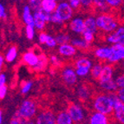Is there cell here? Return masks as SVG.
Returning a JSON list of instances; mask_svg holds the SVG:
<instances>
[{
  "mask_svg": "<svg viewBox=\"0 0 124 124\" xmlns=\"http://www.w3.org/2000/svg\"><path fill=\"white\" fill-rule=\"evenodd\" d=\"M57 1H63V0H57Z\"/></svg>",
  "mask_w": 124,
  "mask_h": 124,
  "instance_id": "cell-51",
  "label": "cell"
},
{
  "mask_svg": "<svg viewBox=\"0 0 124 124\" xmlns=\"http://www.w3.org/2000/svg\"><path fill=\"white\" fill-rule=\"evenodd\" d=\"M111 52L108 60V63H117L119 62L124 61V44H112Z\"/></svg>",
  "mask_w": 124,
  "mask_h": 124,
  "instance_id": "cell-8",
  "label": "cell"
},
{
  "mask_svg": "<svg viewBox=\"0 0 124 124\" xmlns=\"http://www.w3.org/2000/svg\"><path fill=\"white\" fill-rule=\"evenodd\" d=\"M102 68H103V64L101 62H95V64H93V66L90 70V76L91 77L95 80H98L101 76V73L102 71Z\"/></svg>",
  "mask_w": 124,
  "mask_h": 124,
  "instance_id": "cell-29",
  "label": "cell"
},
{
  "mask_svg": "<svg viewBox=\"0 0 124 124\" xmlns=\"http://www.w3.org/2000/svg\"><path fill=\"white\" fill-rule=\"evenodd\" d=\"M115 80H116V83L118 89L124 88V74L118 75L117 77L115 78Z\"/></svg>",
  "mask_w": 124,
  "mask_h": 124,
  "instance_id": "cell-42",
  "label": "cell"
},
{
  "mask_svg": "<svg viewBox=\"0 0 124 124\" xmlns=\"http://www.w3.org/2000/svg\"><path fill=\"white\" fill-rule=\"evenodd\" d=\"M89 122L90 124H108L111 122L109 116L101 113V112L94 111L89 117Z\"/></svg>",
  "mask_w": 124,
  "mask_h": 124,
  "instance_id": "cell-15",
  "label": "cell"
},
{
  "mask_svg": "<svg viewBox=\"0 0 124 124\" xmlns=\"http://www.w3.org/2000/svg\"><path fill=\"white\" fill-rule=\"evenodd\" d=\"M98 83H99V87L103 91H106L108 93L116 92L118 89L116 80L114 78L106 81H98Z\"/></svg>",
  "mask_w": 124,
  "mask_h": 124,
  "instance_id": "cell-18",
  "label": "cell"
},
{
  "mask_svg": "<svg viewBox=\"0 0 124 124\" xmlns=\"http://www.w3.org/2000/svg\"><path fill=\"white\" fill-rule=\"evenodd\" d=\"M93 66L92 61L87 57H79L74 62L75 68H89L91 69Z\"/></svg>",
  "mask_w": 124,
  "mask_h": 124,
  "instance_id": "cell-27",
  "label": "cell"
},
{
  "mask_svg": "<svg viewBox=\"0 0 124 124\" xmlns=\"http://www.w3.org/2000/svg\"><path fill=\"white\" fill-rule=\"evenodd\" d=\"M76 95L81 101H88L93 97V90L88 84H80L76 89Z\"/></svg>",
  "mask_w": 124,
  "mask_h": 124,
  "instance_id": "cell-11",
  "label": "cell"
},
{
  "mask_svg": "<svg viewBox=\"0 0 124 124\" xmlns=\"http://www.w3.org/2000/svg\"><path fill=\"white\" fill-rule=\"evenodd\" d=\"M7 83V76L5 75V73H1L0 74V85L6 84Z\"/></svg>",
  "mask_w": 124,
  "mask_h": 124,
  "instance_id": "cell-48",
  "label": "cell"
},
{
  "mask_svg": "<svg viewBox=\"0 0 124 124\" xmlns=\"http://www.w3.org/2000/svg\"><path fill=\"white\" fill-rule=\"evenodd\" d=\"M113 118L118 123L124 124V103L119 101L114 106L113 111Z\"/></svg>",
  "mask_w": 124,
  "mask_h": 124,
  "instance_id": "cell-17",
  "label": "cell"
},
{
  "mask_svg": "<svg viewBox=\"0 0 124 124\" xmlns=\"http://www.w3.org/2000/svg\"><path fill=\"white\" fill-rule=\"evenodd\" d=\"M38 61H39V54H37L34 50H30L24 52L22 56V62L31 70H32L37 65Z\"/></svg>",
  "mask_w": 124,
  "mask_h": 124,
  "instance_id": "cell-12",
  "label": "cell"
},
{
  "mask_svg": "<svg viewBox=\"0 0 124 124\" xmlns=\"http://www.w3.org/2000/svg\"><path fill=\"white\" fill-rule=\"evenodd\" d=\"M95 34L92 33V32H89V31H83V33L82 34L83 38H84L89 44H93L94 41H95Z\"/></svg>",
  "mask_w": 124,
  "mask_h": 124,
  "instance_id": "cell-39",
  "label": "cell"
},
{
  "mask_svg": "<svg viewBox=\"0 0 124 124\" xmlns=\"http://www.w3.org/2000/svg\"><path fill=\"white\" fill-rule=\"evenodd\" d=\"M75 10L81 7V0H67Z\"/></svg>",
  "mask_w": 124,
  "mask_h": 124,
  "instance_id": "cell-46",
  "label": "cell"
},
{
  "mask_svg": "<svg viewBox=\"0 0 124 124\" xmlns=\"http://www.w3.org/2000/svg\"><path fill=\"white\" fill-rule=\"evenodd\" d=\"M28 4L33 11L38 10L41 9L42 0H28Z\"/></svg>",
  "mask_w": 124,
  "mask_h": 124,
  "instance_id": "cell-38",
  "label": "cell"
},
{
  "mask_svg": "<svg viewBox=\"0 0 124 124\" xmlns=\"http://www.w3.org/2000/svg\"><path fill=\"white\" fill-rule=\"evenodd\" d=\"M105 40L108 44H124V25H119L117 29L113 32L105 35Z\"/></svg>",
  "mask_w": 124,
  "mask_h": 124,
  "instance_id": "cell-9",
  "label": "cell"
},
{
  "mask_svg": "<svg viewBox=\"0 0 124 124\" xmlns=\"http://www.w3.org/2000/svg\"><path fill=\"white\" fill-rule=\"evenodd\" d=\"M18 55V50H17V46L11 45L8 48L4 53V58H5V62L8 63H12L13 62L16 61Z\"/></svg>",
  "mask_w": 124,
  "mask_h": 124,
  "instance_id": "cell-23",
  "label": "cell"
},
{
  "mask_svg": "<svg viewBox=\"0 0 124 124\" xmlns=\"http://www.w3.org/2000/svg\"><path fill=\"white\" fill-rule=\"evenodd\" d=\"M67 110L70 115L74 123H82V122H84L86 117H87L86 111H85L83 106L75 103V102L69 104Z\"/></svg>",
  "mask_w": 124,
  "mask_h": 124,
  "instance_id": "cell-5",
  "label": "cell"
},
{
  "mask_svg": "<svg viewBox=\"0 0 124 124\" xmlns=\"http://www.w3.org/2000/svg\"><path fill=\"white\" fill-rule=\"evenodd\" d=\"M47 36H48V33L44 32V31H41L39 34H38V42H39L40 44H45V42H46V39H47Z\"/></svg>",
  "mask_w": 124,
  "mask_h": 124,
  "instance_id": "cell-44",
  "label": "cell"
},
{
  "mask_svg": "<svg viewBox=\"0 0 124 124\" xmlns=\"http://www.w3.org/2000/svg\"><path fill=\"white\" fill-rule=\"evenodd\" d=\"M64 23H65V22L56 14V11H54V12L51 13V15H50V23H51V24H53V25H56V26L61 27L64 24Z\"/></svg>",
  "mask_w": 124,
  "mask_h": 124,
  "instance_id": "cell-33",
  "label": "cell"
},
{
  "mask_svg": "<svg viewBox=\"0 0 124 124\" xmlns=\"http://www.w3.org/2000/svg\"><path fill=\"white\" fill-rule=\"evenodd\" d=\"M37 110L38 108L36 101L31 99H26L21 102L17 111L24 120L27 121L28 123H32V122H30V120L37 116Z\"/></svg>",
  "mask_w": 124,
  "mask_h": 124,
  "instance_id": "cell-3",
  "label": "cell"
},
{
  "mask_svg": "<svg viewBox=\"0 0 124 124\" xmlns=\"http://www.w3.org/2000/svg\"><path fill=\"white\" fill-rule=\"evenodd\" d=\"M123 70H124V63H123Z\"/></svg>",
  "mask_w": 124,
  "mask_h": 124,
  "instance_id": "cell-52",
  "label": "cell"
},
{
  "mask_svg": "<svg viewBox=\"0 0 124 124\" xmlns=\"http://www.w3.org/2000/svg\"><path fill=\"white\" fill-rule=\"evenodd\" d=\"M57 0H42L41 9L46 12L52 13L56 10L57 7Z\"/></svg>",
  "mask_w": 124,
  "mask_h": 124,
  "instance_id": "cell-26",
  "label": "cell"
},
{
  "mask_svg": "<svg viewBox=\"0 0 124 124\" xmlns=\"http://www.w3.org/2000/svg\"><path fill=\"white\" fill-rule=\"evenodd\" d=\"M36 28L34 25L32 24H27L25 25V29H24V32H25V37H26L27 39L29 40H33L34 37L36 36Z\"/></svg>",
  "mask_w": 124,
  "mask_h": 124,
  "instance_id": "cell-31",
  "label": "cell"
},
{
  "mask_svg": "<svg viewBox=\"0 0 124 124\" xmlns=\"http://www.w3.org/2000/svg\"><path fill=\"white\" fill-rule=\"evenodd\" d=\"M74 123L68 110H62L56 115V124H72Z\"/></svg>",
  "mask_w": 124,
  "mask_h": 124,
  "instance_id": "cell-24",
  "label": "cell"
},
{
  "mask_svg": "<svg viewBox=\"0 0 124 124\" xmlns=\"http://www.w3.org/2000/svg\"><path fill=\"white\" fill-rule=\"evenodd\" d=\"M0 123H4V121H3V111L2 110L0 111Z\"/></svg>",
  "mask_w": 124,
  "mask_h": 124,
  "instance_id": "cell-50",
  "label": "cell"
},
{
  "mask_svg": "<svg viewBox=\"0 0 124 124\" xmlns=\"http://www.w3.org/2000/svg\"><path fill=\"white\" fill-rule=\"evenodd\" d=\"M78 75L76 69L71 66H64L61 70V78L63 83L68 87H73L78 82Z\"/></svg>",
  "mask_w": 124,
  "mask_h": 124,
  "instance_id": "cell-4",
  "label": "cell"
},
{
  "mask_svg": "<svg viewBox=\"0 0 124 124\" xmlns=\"http://www.w3.org/2000/svg\"><path fill=\"white\" fill-rule=\"evenodd\" d=\"M111 47L110 46H101V47L95 48L94 50V56L95 57L101 62H107L110 56Z\"/></svg>",
  "mask_w": 124,
  "mask_h": 124,
  "instance_id": "cell-16",
  "label": "cell"
},
{
  "mask_svg": "<svg viewBox=\"0 0 124 124\" xmlns=\"http://www.w3.org/2000/svg\"><path fill=\"white\" fill-rule=\"evenodd\" d=\"M57 52L63 58H71L77 55V48L75 47L71 43H67L58 45Z\"/></svg>",
  "mask_w": 124,
  "mask_h": 124,
  "instance_id": "cell-14",
  "label": "cell"
},
{
  "mask_svg": "<svg viewBox=\"0 0 124 124\" xmlns=\"http://www.w3.org/2000/svg\"><path fill=\"white\" fill-rule=\"evenodd\" d=\"M7 10L6 8L4 6V4H0V18L3 19V20H5L7 18Z\"/></svg>",
  "mask_w": 124,
  "mask_h": 124,
  "instance_id": "cell-45",
  "label": "cell"
},
{
  "mask_svg": "<svg viewBox=\"0 0 124 124\" xmlns=\"http://www.w3.org/2000/svg\"><path fill=\"white\" fill-rule=\"evenodd\" d=\"M94 8L99 13L108 12L110 10L106 0H94Z\"/></svg>",
  "mask_w": 124,
  "mask_h": 124,
  "instance_id": "cell-28",
  "label": "cell"
},
{
  "mask_svg": "<svg viewBox=\"0 0 124 124\" xmlns=\"http://www.w3.org/2000/svg\"><path fill=\"white\" fill-rule=\"evenodd\" d=\"M34 15V26L37 31H42L44 30L46 24L50 23V15L51 13L46 12L44 10H40L33 11Z\"/></svg>",
  "mask_w": 124,
  "mask_h": 124,
  "instance_id": "cell-6",
  "label": "cell"
},
{
  "mask_svg": "<svg viewBox=\"0 0 124 124\" xmlns=\"http://www.w3.org/2000/svg\"><path fill=\"white\" fill-rule=\"evenodd\" d=\"M10 123L11 124H22V123H28L26 120H24L22 116L19 115V113L17 111H16L14 113V115L12 116L11 119L10 121Z\"/></svg>",
  "mask_w": 124,
  "mask_h": 124,
  "instance_id": "cell-34",
  "label": "cell"
},
{
  "mask_svg": "<svg viewBox=\"0 0 124 124\" xmlns=\"http://www.w3.org/2000/svg\"><path fill=\"white\" fill-rule=\"evenodd\" d=\"M79 77H86L89 74H90V70L89 68H75Z\"/></svg>",
  "mask_w": 124,
  "mask_h": 124,
  "instance_id": "cell-40",
  "label": "cell"
},
{
  "mask_svg": "<svg viewBox=\"0 0 124 124\" xmlns=\"http://www.w3.org/2000/svg\"><path fill=\"white\" fill-rule=\"evenodd\" d=\"M55 37H56V40L57 42L58 45L67 44V43H70L71 41L70 36L69 35L67 32H65V31H60V32L56 33Z\"/></svg>",
  "mask_w": 124,
  "mask_h": 124,
  "instance_id": "cell-30",
  "label": "cell"
},
{
  "mask_svg": "<svg viewBox=\"0 0 124 124\" xmlns=\"http://www.w3.org/2000/svg\"><path fill=\"white\" fill-rule=\"evenodd\" d=\"M95 18H96V23L99 31L105 35L116 31L120 25L117 17L109 11L98 13Z\"/></svg>",
  "mask_w": 124,
  "mask_h": 124,
  "instance_id": "cell-2",
  "label": "cell"
},
{
  "mask_svg": "<svg viewBox=\"0 0 124 124\" xmlns=\"http://www.w3.org/2000/svg\"><path fill=\"white\" fill-rule=\"evenodd\" d=\"M44 45L47 46V47L50 48V49H54V48H56V46L58 45V44L56 40V37L50 35V34H48L47 39H46L45 44H44Z\"/></svg>",
  "mask_w": 124,
  "mask_h": 124,
  "instance_id": "cell-36",
  "label": "cell"
},
{
  "mask_svg": "<svg viewBox=\"0 0 124 124\" xmlns=\"http://www.w3.org/2000/svg\"><path fill=\"white\" fill-rule=\"evenodd\" d=\"M69 29L73 33L77 35L83 34V31H85L84 18L82 17H73L69 21Z\"/></svg>",
  "mask_w": 124,
  "mask_h": 124,
  "instance_id": "cell-13",
  "label": "cell"
},
{
  "mask_svg": "<svg viewBox=\"0 0 124 124\" xmlns=\"http://www.w3.org/2000/svg\"><path fill=\"white\" fill-rule=\"evenodd\" d=\"M33 87V83L31 81H24L20 85V93L22 95H26L31 90Z\"/></svg>",
  "mask_w": 124,
  "mask_h": 124,
  "instance_id": "cell-32",
  "label": "cell"
},
{
  "mask_svg": "<svg viewBox=\"0 0 124 124\" xmlns=\"http://www.w3.org/2000/svg\"><path fill=\"white\" fill-rule=\"evenodd\" d=\"M33 10L29 6V4L24 5L22 10V20L25 25L27 24H32L34 25V15Z\"/></svg>",
  "mask_w": 124,
  "mask_h": 124,
  "instance_id": "cell-21",
  "label": "cell"
},
{
  "mask_svg": "<svg viewBox=\"0 0 124 124\" xmlns=\"http://www.w3.org/2000/svg\"><path fill=\"white\" fill-rule=\"evenodd\" d=\"M114 78V67L111 63L103 64L102 71L97 81H106Z\"/></svg>",
  "mask_w": 124,
  "mask_h": 124,
  "instance_id": "cell-22",
  "label": "cell"
},
{
  "mask_svg": "<svg viewBox=\"0 0 124 124\" xmlns=\"http://www.w3.org/2000/svg\"><path fill=\"white\" fill-rule=\"evenodd\" d=\"M70 43L80 50H88L90 49L91 44H89L83 37H75L72 38Z\"/></svg>",
  "mask_w": 124,
  "mask_h": 124,
  "instance_id": "cell-25",
  "label": "cell"
},
{
  "mask_svg": "<svg viewBox=\"0 0 124 124\" xmlns=\"http://www.w3.org/2000/svg\"><path fill=\"white\" fill-rule=\"evenodd\" d=\"M4 61H5V58H4V56L1 55V56H0V67H1V68H3V66H4Z\"/></svg>",
  "mask_w": 124,
  "mask_h": 124,
  "instance_id": "cell-49",
  "label": "cell"
},
{
  "mask_svg": "<svg viewBox=\"0 0 124 124\" xmlns=\"http://www.w3.org/2000/svg\"><path fill=\"white\" fill-rule=\"evenodd\" d=\"M55 11L64 22H68L74 16L75 10L72 8L70 4H69L68 1L63 0V1H59Z\"/></svg>",
  "mask_w": 124,
  "mask_h": 124,
  "instance_id": "cell-7",
  "label": "cell"
},
{
  "mask_svg": "<svg viewBox=\"0 0 124 124\" xmlns=\"http://www.w3.org/2000/svg\"><path fill=\"white\" fill-rule=\"evenodd\" d=\"M116 94H117L119 100H120L122 102H123V103H124V88L118 89L117 91H116Z\"/></svg>",
  "mask_w": 124,
  "mask_h": 124,
  "instance_id": "cell-47",
  "label": "cell"
},
{
  "mask_svg": "<svg viewBox=\"0 0 124 124\" xmlns=\"http://www.w3.org/2000/svg\"><path fill=\"white\" fill-rule=\"evenodd\" d=\"M8 94V87L6 84L0 85V99L3 100Z\"/></svg>",
  "mask_w": 124,
  "mask_h": 124,
  "instance_id": "cell-43",
  "label": "cell"
},
{
  "mask_svg": "<svg viewBox=\"0 0 124 124\" xmlns=\"http://www.w3.org/2000/svg\"><path fill=\"white\" fill-rule=\"evenodd\" d=\"M91 105L94 111L101 112L108 116L113 115L115 105L109 93H98L94 95L91 99Z\"/></svg>",
  "mask_w": 124,
  "mask_h": 124,
  "instance_id": "cell-1",
  "label": "cell"
},
{
  "mask_svg": "<svg viewBox=\"0 0 124 124\" xmlns=\"http://www.w3.org/2000/svg\"><path fill=\"white\" fill-rule=\"evenodd\" d=\"M49 58H50V63L53 68H60L62 66V62L56 55H50Z\"/></svg>",
  "mask_w": 124,
  "mask_h": 124,
  "instance_id": "cell-37",
  "label": "cell"
},
{
  "mask_svg": "<svg viewBox=\"0 0 124 124\" xmlns=\"http://www.w3.org/2000/svg\"><path fill=\"white\" fill-rule=\"evenodd\" d=\"M50 63V58L46 56L44 53H39V61L37 62V64L32 69V70L35 72H42L44 71L49 66Z\"/></svg>",
  "mask_w": 124,
  "mask_h": 124,
  "instance_id": "cell-20",
  "label": "cell"
},
{
  "mask_svg": "<svg viewBox=\"0 0 124 124\" xmlns=\"http://www.w3.org/2000/svg\"><path fill=\"white\" fill-rule=\"evenodd\" d=\"M106 1L112 10H117L124 4V0H106Z\"/></svg>",
  "mask_w": 124,
  "mask_h": 124,
  "instance_id": "cell-35",
  "label": "cell"
},
{
  "mask_svg": "<svg viewBox=\"0 0 124 124\" xmlns=\"http://www.w3.org/2000/svg\"><path fill=\"white\" fill-rule=\"evenodd\" d=\"M34 122L37 124H56V115L51 110H43L37 115Z\"/></svg>",
  "mask_w": 124,
  "mask_h": 124,
  "instance_id": "cell-10",
  "label": "cell"
},
{
  "mask_svg": "<svg viewBox=\"0 0 124 124\" xmlns=\"http://www.w3.org/2000/svg\"><path fill=\"white\" fill-rule=\"evenodd\" d=\"M81 7L84 10L94 8V0H81Z\"/></svg>",
  "mask_w": 124,
  "mask_h": 124,
  "instance_id": "cell-41",
  "label": "cell"
},
{
  "mask_svg": "<svg viewBox=\"0 0 124 124\" xmlns=\"http://www.w3.org/2000/svg\"><path fill=\"white\" fill-rule=\"evenodd\" d=\"M84 24H85V31H89V32H92L94 34H96L99 31L96 23V18L94 16H88L86 18H84Z\"/></svg>",
  "mask_w": 124,
  "mask_h": 124,
  "instance_id": "cell-19",
  "label": "cell"
}]
</instances>
